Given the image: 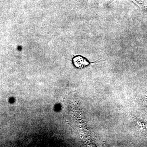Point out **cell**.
Listing matches in <instances>:
<instances>
[{
	"label": "cell",
	"instance_id": "cell-2",
	"mask_svg": "<svg viewBox=\"0 0 147 147\" xmlns=\"http://www.w3.org/2000/svg\"><path fill=\"white\" fill-rule=\"evenodd\" d=\"M144 102L147 108V92H146V96L144 100Z\"/></svg>",
	"mask_w": 147,
	"mask_h": 147
},
{
	"label": "cell",
	"instance_id": "cell-1",
	"mask_svg": "<svg viewBox=\"0 0 147 147\" xmlns=\"http://www.w3.org/2000/svg\"><path fill=\"white\" fill-rule=\"evenodd\" d=\"M74 64L78 68L85 67L89 64V62L85 58L81 56H76L73 59Z\"/></svg>",
	"mask_w": 147,
	"mask_h": 147
}]
</instances>
